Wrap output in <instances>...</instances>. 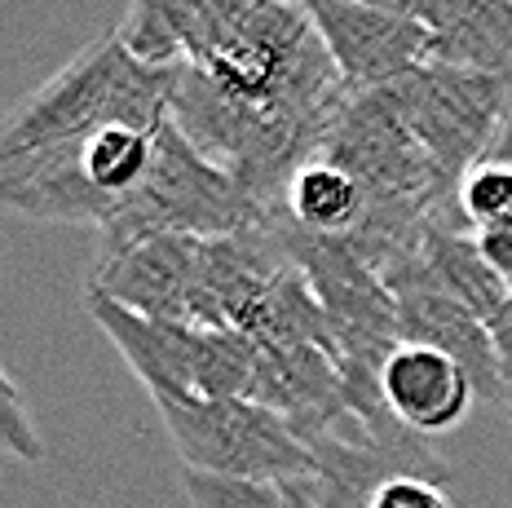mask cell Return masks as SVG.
<instances>
[{
	"label": "cell",
	"mask_w": 512,
	"mask_h": 508,
	"mask_svg": "<svg viewBox=\"0 0 512 508\" xmlns=\"http://www.w3.org/2000/svg\"><path fill=\"white\" fill-rule=\"evenodd\" d=\"M376 93L420 137L424 151L455 186L464 182L468 168L486 160L490 142L512 115V71H464L424 62Z\"/></svg>",
	"instance_id": "obj_5"
},
{
	"label": "cell",
	"mask_w": 512,
	"mask_h": 508,
	"mask_svg": "<svg viewBox=\"0 0 512 508\" xmlns=\"http://www.w3.org/2000/svg\"><path fill=\"white\" fill-rule=\"evenodd\" d=\"M0 455H18V460H45V442L36 433V420L27 411L23 389L9 380V372L0 367Z\"/></svg>",
	"instance_id": "obj_20"
},
{
	"label": "cell",
	"mask_w": 512,
	"mask_h": 508,
	"mask_svg": "<svg viewBox=\"0 0 512 508\" xmlns=\"http://www.w3.org/2000/svg\"><path fill=\"white\" fill-rule=\"evenodd\" d=\"M256 376L252 402L270 407L305 447L327 438L349 416L340 354L323 345H256Z\"/></svg>",
	"instance_id": "obj_8"
},
{
	"label": "cell",
	"mask_w": 512,
	"mask_h": 508,
	"mask_svg": "<svg viewBox=\"0 0 512 508\" xmlns=\"http://www.w3.org/2000/svg\"><path fill=\"white\" fill-rule=\"evenodd\" d=\"M243 336H252L256 345H323V349H336L332 319H327L323 301L314 296L309 279L296 266H287L279 279L270 283V292L256 301V310L248 314V323H243Z\"/></svg>",
	"instance_id": "obj_15"
},
{
	"label": "cell",
	"mask_w": 512,
	"mask_h": 508,
	"mask_svg": "<svg viewBox=\"0 0 512 508\" xmlns=\"http://www.w3.org/2000/svg\"><path fill=\"white\" fill-rule=\"evenodd\" d=\"M477 248L490 261V270L512 288V221H499V226L477 230Z\"/></svg>",
	"instance_id": "obj_23"
},
{
	"label": "cell",
	"mask_w": 512,
	"mask_h": 508,
	"mask_svg": "<svg viewBox=\"0 0 512 508\" xmlns=\"http://www.w3.org/2000/svg\"><path fill=\"white\" fill-rule=\"evenodd\" d=\"M173 115V67H151L106 31L0 124V160L98 133L111 124L155 133Z\"/></svg>",
	"instance_id": "obj_2"
},
{
	"label": "cell",
	"mask_w": 512,
	"mask_h": 508,
	"mask_svg": "<svg viewBox=\"0 0 512 508\" xmlns=\"http://www.w3.org/2000/svg\"><path fill=\"white\" fill-rule=\"evenodd\" d=\"M190 508H287L279 482H248V478H212V473L181 469Z\"/></svg>",
	"instance_id": "obj_19"
},
{
	"label": "cell",
	"mask_w": 512,
	"mask_h": 508,
	"mask_svg": "<svg viewBox=\"0 0 512 508\" xmlns=\"http://www.w3.org/2000/svg\"><path fill=\"white\" fill-rule=\"evenodd\" d=\"M349 93H376L429 62L433 31L362 0H301Z\"/></svg>",
	"instance_id": "obj_6"
},
{
	"label": "cell",
	"mask_w": 512,
	"mask_h": 508,
	"mask_svg": "<svg viewBox=\"0 0 512 508\" xmlns=\"http://www.w3.org/2000/svg\"><path fill=\"white\" fill-rule=\"evenodd\" d=\"M508 5H512V0H508Z\"/></svg>",
	"instance_id": "obj_27"
},
{
	"label": "cell",
	"mask_w": 512,
	"mask_h": 508,
	"mask_svg": "<svg viewBox=\"0 0 512 508\" xmlns=\"http://www.w3.org/2000/svg\"><path fill=\"white\" fill-rule=\"evenodd\" d=\"M490 336H495L499 367H504V394H508V416H512V301L504 305V314L490 323Z\"/></svg>",
	"instance_id": "obj_24"
},
{
	"label": "cell",
	"mask_w": 512,
	"mask_h": 508,
	"mask_svg": "<svg viewBox=\"0 0 512 508\" xmlns=\"http://www.w3.org/2000/svg\"><path fill=\"white\" fill-rule=\"evenodd\" d=\"M181 464L212 478L301 482L314 478V451L252 398H151Z\"/></svg>",
	"instance_id": "obj_4"
},
{
	"label": "cell",
	"mask_w": 512,
	"mask_h": 508,
	"mask_svg": "<svg viewBox=\"0 0 512 508\" xmlns=\"http://www.w3.org/2000/svg\"><path fill=\"white\" fill-rule=\"evenodd\" d=\"M398 296V336L402 345H429L451 354L455 363L473 376L477 398L508 407L504 394V367H499V349L490 327L477 319L473 310H464L460 301L433 292V288H402Z\"/></svg>",
	"instance_id": "obj_13"
},
{
	"label": "cell",
	"mask_w": 512,
	"mask_h": 508,
	"mask_svg": "<svg viewBox=\"0 0 512 508\" xmlns=\"http://www.w3.org/2000/svg\"><path fill=\"white\" fill-rule=\"evenodd\" d=\"M283 504L287 508H323V504H318V495H314V486H309V478L283 482Z\"/></svg>",
	"instance_id": "obj_25"
},
{
	"label": "cell",
	"mask_w": 512,
	"mask_h": 508,
	"mask_svg": "<svg viewBox=\"0 0 512 508\" xmlns=\"http://www.w3.org/2000/svg\"><path fill=\"white\" fill-rule=\"evenodd\" d=\"M155 133L124 129V124L84 133V173H89L93 190H102L115 208L142 186L146 168H151V155H155ZM106 226H111V221H106Z\"/></svg>",
	"instance_id": "obj_16"
},
{
	"label": "cell",
	"mask_w": 512,
	"mask_h": 508,
	"mask_svg": "<svg viewBox=\"0 0 512 508\" xmlns=\"http://www.w3.org/2000/svg\"><path fill=\"white\" fill-rule=\"evenodd\" d=\"M371 9H384V14H398V18H411V23H424L429 31H442L460 14L464 0H362Z\"/></svg>",
	"instance_id": "obj_22"
},
{
	"label": "cell",
	"mask_w": 512,
	"mask_h": 508,
	"mask_svg": "<svg viewBox=\"0 0 512 508\" xmlns=\"http://www.w3.org/2000/svg\"><path fill=\"white\" fill-rule=\"evenodd\" d=\"M177 67L243 107L323 137L349 98L301 0H208Z\"/></svg>",
	"instance_id": "obj_1"
},
{
	"label": "cell",
	"mask_w": 512,
	"mask_h": 508,
	"mask_svg": "<svg viewBox=\"0 0 512 508\" xmlns=\"http://www.w3.org/2000/svg\"><path fill=\"white\" fill-rule=\"evenodd\" d=\"M486 160H495V164H508V168H512V115L504 120V129H499L495 142H490Z\"/></svg>",
	"instance_id": "obj_26"
},
{
	"label": "cell",
	"mask_w": 512,
	"mask_h": 508,
	"mask_svg": "<svg viewBox=\"0 0 512 508\" xmlns=\"http://www.w3.org/2000/svg\"><path fill=\"white\" fill-rule=\"evenodd\" d=\"M371 508H455L451 491L429 478H393L376 491Z\"/></svg>",
	"instance_id": "obj_21"
},
{
	"label": "cell",
	"mask_w": 512,
	"mask_h": 508,
	"mask_svg": "<svg viewBox=\"0 0 512 508\" xmlns=\"http://www.w3.org/2000/svg\"><path fill=\"white\" fill-rule=\"evenodd\" d=\"M0 208L36 221L84 226L98 235L115 217V204L102 190H93L89 173H84V133L0 160Z\"/></svg>",
	"instance_id": "obj_9"
},
{
	"label": "cell",
	"mask_w": 512,
	"mask_h": 508,
	"mask_svg": "<svg viewBox=\"0 0 512 508\" xmlns=\"http://www.w3.org/2000/svg\"><path fill=\"white\" fill-rule=\"evenodd\" d=\"M208 0H133L120 36L151 67H177Z\"/></svg>",
	"instance_id": "obj_17"
},
{
	"label": "cell",
	"mask_w": 512,
	"mask_h": 508,
	"mask_svg": "<svg viewBox=\"0 0 512 508\" xmlns=\"http://www.w3.org/2000/svg\"><path fill=\"white\" fill-rule=\"evenodd\" d=\"M455 204H460V213L473 230L512 221V168L495 160L473 164L464 173L460 190H455Z\"/></svg>",
	"instance_id": "obj_18"
},
{
	"label": "cell",
	"mask_w": 512,
	"mask_h": 508,
	"mask_svg": "<svg viewBox=\"0 0 512 508\" xmlns=\"http://www.w3.org/2000/svg\"><path fill=\"white\" fill-rule=\"evenodd\" d=\"M89 319L111 336V345L124 354V363L133 367L151 398H195L199 327L146 319L102 292H89Z\"/></svg>",
	"instance_id": "obj_11"
},
{
	"label": "cell",
	"mask_w": 512,
	"mask_h": 508,
	"mask_svg": "<svg viewBox=\"0 0 512 508\" xmlns=\"http://www.w3.org/2000/svg\"><path fill=\"white\" fill-rule=\"evenodd\" d=\"M279 221L283 213L270 226L199 243V279H195V296H190V327H217V332L234 327V332H243L256 301L292 266L279 235Z\"/></svg>",
	"instance_id": "obj_7"
},
{
	"label": "cell",
	"mask_w": 512,
	"mask_h": 508,
	"mask_svg": "<svg viewBox=\"0 0 512 508\" xmlns=\"http://www.w3.org/2000/svg\"><path fill=\"white\" fill-rule=\"evenodd\" d=\"M380 389L389 411L398 416L402 429L433 438V433H451L468 411L477 407L473 376L455 363L451 354L429 345H398L380 372Z\"/></svg>",
	"instance_id": "obj_12"
},
{
	"label": "cell",
	"mask_w": 512,
	"mask_h": 508,
	"mask_svg": "<svg viewBox=\"0 0 512 508\" xmlns=\"http://www.w3.org/2000/svg\"><path fill=\"white\" fill-rule=\"evenodd\" d=\"M279 213L243 190L226 168L199 155L173 120L155 133V155L142 186L115 208L111 226L98 235V257L128 248L151 235H195V239H226L239 230L270 226Z\"/></svg>",
	"instance_id": "obj_3"
},
{
	"label": "cell",
	"mask_w": 512,
	"mask_h": 508,
	"mask_svg": "<svg viewBox=\"0 0 512 508\" xmlns=\"http://www.w3.org/2000/svg\"><path fill=\"white\" fill-rule=\"evenodd\" d=\"M367 213L371 204L362 195V186L349 173H340L336 164H327L323 155L296 168L283 195V217L305 235H358L367 226Z\"/></svg>",
	"instance_id": "obj_14"
},
{
	"label": "cell",
	"mask_w": 512,
	"mask_h": 508,
	"mask_svg": "<svg viewBox=\"0 0 512 508\" xmlns=\"http://www.w3.org/2000/svg\"><path fill=\"white\" fill-rule=\"evenodd\" d=\"M199 243L195 235H151L128 248L98 257L89 292L120 301L124 310L146 319L190 323V296L199 279Z\"/></svg>",
	"instance_id": "obj_10"
}]
</instances>
